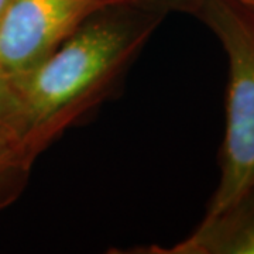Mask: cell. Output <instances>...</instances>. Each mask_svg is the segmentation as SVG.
<instances>
[{
  "label": "cell",
  "instance_id": "1",
  "mask_svg": "<svg viewBox=\"0 0 254 254\" xmlns=\"http://www.w3.org/2000/svg\"><path fill=\"white\" fill-rule=\"evenodd\" d=\"M164 16L128 3L110 4L16 78L26 116L21 147L31 161L116 89Z\"/></svg>",
  "mask_w": 254,
  "mask_h": 254
},
{
  "label": "cell",
  "instance_id": "2",
  "mask_svg": "<svg viewBox=\"0 0 254 254\" xmlns=\"http://www.w3.org/2000/svg\"><path fill=\"white\" fill-rule=\"evenodd\" d=\"M227 55L226 127L220 178L205 216H212L254 184V9L236 0H200L195 11Z\"/></svg>",
  "mask_w": 254,
  "mask_h": 254
},
{
  "label": "cell",
  "instance_id": "3",
  "mask_svg": "<svg viewBox=\"0 0 254 254\" xmlns=\"http://www.w3.org/2000/svg\"><path fill=\"white\" fill-rule=\"evenodd\" d=\"M122 0H11L0 18V65L28 72L103 7Z\"/></svg>",
  "mask_w": 254,
  "mask_h": 254
},
{
  "label": "cell",
  "instance_id": "4",
  "mask_svg": "<svg viewBox=\"0 0 254 254\" xmlns=\"http://www.w3.org/2000/svg\"><path fill=\"white\" fill-rule=\"evenodd\" d=\"M177 254H254V184L227 208L205 216Z\"/></svg>",
  "mask_w": 254,
  "mask_h": 254
},
{
  "label": "cell",
  "instance_id": "5",
  "mask_svg": "<svg viewBox=\"0 0 254 254\" xmlns=\"http://www.w3.org/2000/svg\"><path fill=\"white\" fill-rule=\"evenodd\" d=\"M33 164L21 145L0 138V209L14 202L23 192Z\"/></svg>",
  "mask_w": 254,
  "mask_h": 254
},
{
  "label": "cell",
  "instance_id": "6",
  "mask_svg": "<svg viewBox=\"0 0 254 254\" xmlns=\"http://www.w3.org/2000/svg\"><path fill=\"white\" fill-rule=\"evenodd\" d=\"M24 131L26 116L17 79L0 65V138L21 145Z\"/></svg>",
  "mask_w": 254,
  "mask_h": 254
},
{
  "label": "cell",
  "instance_id": "7",
  "mask_svg": "<svg viewBox=\"0 0 254 254\" xmlns=\"http://www.w3.org/2000/svg\"><path fill=\"white\" fill-rule=\"evenodd\" d=\"M128 4H134L143 9L160 11L167 14L170 11H182L195 14L200 0H122Z\"/></svg>",
  "mask_w": 254,
  "mask_h": 254
},
{
  "label": "cell",
  "instance_id": "8",
  "mask_svg": "<svg viewBox=\"0 0 254 254\" xmlns=\"http://www.w3.org/2000/svg\"><path fill=\"white\" fill-rule=\"evenodd\" d=\"M10 1H11V0H0V18H1L3 14H4L6 9L9 7Z\"/></svg>",
  "mask_w": 254,
  "mask_h": 254
},
{
  "label": "cell",
  "instance_id": "9",
  "mask_svg": "<svg viewBox=\"0 0 254 254\" xmlns=\"http://www.w3.org/2000/svg\"><path fill=\"white\" fill-rule=\"evenodd\" d=\"M236 1H239V3L243 4V6L250 7V9H254V0H236Z\"/></svg>",
  "mask_w": 254,
  "mask_h": 254
}]
</instances>
